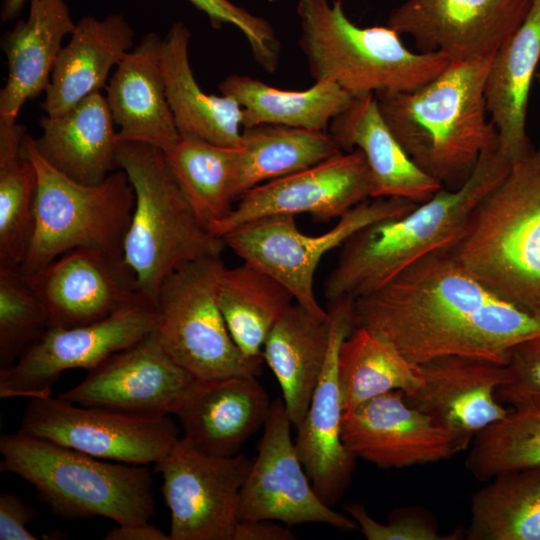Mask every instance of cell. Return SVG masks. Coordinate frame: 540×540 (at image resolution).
<instances>
[{"label": "cell", "instance_id": "cell-42", "mask_svg": "<svg viewBox=\"0 0 540 540\" xmlns=\"http://www.w3.org/2000/svg\"><path fill=\"white\" fill-rule=\"evenodd\" d=\"M343 509L368 540H454L458 536H443L434 526L413 515H398L383 524L374 520L360 504H346Z\"/></svg>", "mask_w": 540, "mask_h": 540}, {"label": "cell", "instance_id": "cell-6", "mask_svg": "<svg viewBox=\"0 0 540 540\" xmlns=\"http://www.w3.org/2000/svg\"><path fill=\"white\" fill-rule=\"evenodd\" d=\"M297 14L314 80H331L353 97L416 90L450 64L440 53L411 51L389 26L354 24L340 0H299Z\"/></svg>", "mask_w": 540, "mask_h": 540}, {"label": "cell", "instance_id": "cell-3", "mask_svg": "<svg viewBox=\"0 0 540 540\" xmlns=\"http://www.w3.org/2000/svg\"><path fill=\"white\" fill-rule=\"evenodd\" d=\"M512 163L499 148L481 155L459 188H441L409 213L362 227L340 247L324 282L328 303L356 300L384 286L405 268L461 237L476 205L509 173Z\"/></svg>", "mask_w": 540, "mask_h": 540}, {"label": "cell", "instance_id": "cell-37", "mask_svg": "<svg viewBox=\"0 0 540 540\" xmlns=\"http://www.w3.org/2000/svg\"><path fill=\"white\" fill-rule=\"evenodd\" d=\"M237 147L180 137L164 152L167 164L185 199L208 228L234 207L231 187Z\"/></svg>", "mask_w": 540, "mask_h": 540}, {"label": "cell", "instance_id": "cell-28", "mask_svg": "<svg viewBox=\"0 0 540 540\" xmlns=\"http://www.w3.org/2000/svg\"><path fill=\"white\" fill-rule=\"evenodd\" d=\"M134 31L122 14L102 19L84 16L62 47L41 104L48 116H58L106 87L111 68L132 49Z\"/></svg>", "mask_w": 540, "mask_h": 540}, {"label": "cell", "instance_id": "cell-39", "mask_svg": "<svg viewBox=\"0 0 540 540\" xmlns=\"http://www.w3.org/2000/svg\"><path fill=\"white\" fill-rule=\"evenodd\" d=\"M45 308L19 267L0 265V371L48 330Z\"/></svg>", "mask_w": 540, "mask_h": 540}, {"label": "cell", "instance_id": "cell-34", "mask_svg": "<svg viewBox=\"0 0 540 540\" xmlns=\"http://www.w3.org/2000/svg\"><path fill=\"white\" fill-rule=\"evenodd\" d=\"M471 540H540V466L497 475L471 500Z\"/></svg>", "mask_w": 540, "mask_h": 540}, {"label": "cell", "instance_id": "cell-27", "mask_svg": "<svg viewBox=\"0 0 540 540\" xmlns=\"http://www.w3.org/2000/svg\"><path fill=\"white\" fill-rule=\"evenodd\" d=\"M106 98L93 93L58 116L40 120L32 143L55 170L86 185H96L117 170L118 132Z\"/></svg>", "mask_w": 540, "mask_h": 540}, {"label": "cell", "instance_id": "cell-10", "mask_svg": "<svg viewBox=\"0 0 540 540\" xmlns=\"http://www.w3.org/2000/svg\"><path fill=\"white\" fill-rule=\"evenodd\" d=\"M417 205L419 203L398 197L369 198L320 235L304 234L295 216L281 214L245 223L222 239L244 262L280 282L297 304L317 317L327 318L329 313L319 304L314 292V275L322 257L341 247L362 227L403 216Z\"/></svg>", "mask_w": 540, "mask_h": 540}, {"label": "cell", "instance_id": "cell-24", "mask_svg": "<svg viewBox=\"0 0 540 540\" xmlns=\"http://www.w3.org/2000/svg\"><path fill=\"white\" fill-rule=\"evenodd\" d=\"M539 61L540 0H531L521 24L493 56L484 90L487 112L499 135V149L511 163L532 150L526 121Z\"/></svg>", "mask_w": 540, "mask_h": 540}, {"label": "cell", "instance_id": "cell-40", "mask_svg": "<svg viewBox=\"0 0 540 540\" xmlns=\"http://www.w3.org/2000/svg\"><path fill=\"white\" fill-rule=\"evenodd\" d=\"M209 18L214 28L224 24L237 27L246 37L254 59L268 72L277 69L280 44L265 19L239 7L230 0H188Z\"/></svg>", "mask_w": 540, "mask_h": 540}, {"label": "cell", "instance_id": "cell-13", "mask_svg": "<svg viewBox=\"0 0 540 540\" xmlns=\"http://www.w3.org/2000/svg\"><path fill=\"white\" fill-rule=\"evenodd\" d=\"M156 326V306L144 299L93 323L48 328L12 367L0 371V397L52 396L64 371H88L150 335Z\"/></svg>", "mask_w": 540, "mask_h": 540}, {"label": "cell", "instance_id": "cell-12", "mask_svg": "<svg viewBox=\"0 0 540 540\" xmlns=\"http://www.w3.org/2000/svg\"><path fill=\"white\" fill-rule=\"evenodd\" d=\"M251 464L243 454L210 455L180 438L155 464L171 516L170 540H233Z\"/></svg>", "mask_w": 540, "mask_h": 540}, {"label": "cell", "instance_id": "cell-41", "mask_svg": "<svg viewBox=\"0 0 540 540\" xmlns=\"http://www.w3.org/2000/svg\"><path fill=\"white\" fill-rule=\"evenodd\" d=\"M506 366L509 378L496 391L498 401L514 409L540 403V337L511 348Z\"/></svg>", "mask_w": 540, "mask_h": 540}, {"label": "cell", "instance_id": "cell-11", "mask_svg": "<svg viewBox=\"0 0 540 540\" xmlns=\"http://www.w3.org/2000/svg\"><path fill=\"white\" fill-rule=\"evenodd\" d=\"M29 400L20 431L95 458L132 465L156 464L180 439L169 415L82 406L58 396Z\"/></svg>", "mask_w": 540, "mask_h": 540}, {"label": "cell", "instance_id": "cell-33", "mask_svg": "<svg viewBox=\"0 0 540 540\" xmlns=\"http://www.w3.org/2000/svg\"><path fill=\"white\" fill-rule=\"evenodd\" d=\"M217 299L231 337L251 360H263L269 332L294 301L280 282L248 262L224 267Z\"/></svg>", "mask_w": 540, "mask_h": 540}, {"label": "cell", "instance_id": "cell-38", "mask_svg": "<svg viewBox=\"0 0 540 540\" xmlns=\"http://www.w3.org/2000/svg\"><path fill=\"white\" fill-rule=\"evenodd\" d=\"M466 466L481 481L540 466V403L510 410L477 433Z\"/></svg>", "mask_w": 540, "mask_h": 540}, {"label": "cell", "instance_id": "cell-22", "mask_svg": "<svg viewBox=\"0 0 540 540\" xmlns=\"http://www.w3.org/2000/svg\"><path fill=\"white\" fill-rule=\"evenodd\" d=\"M162 44L158 34L147 33L116 66L105 98L120 140L167 152L180 135L166 93Z\"/></svg>", "mask_w": 540, "mask_h": 540}, {"label": "cell", "instance_id": "cell-23", "mask_svg": "<svg viewBox=\"0 0 540 540\" xmlns=\"http://www.w3.org/2000/svg\"><path fill=\"white\" fill-rule=\"evenodd\" d=\"M272 402L256 376L198 381L176 412L183 438L215 456L238 454L264 426Z\"/></svg>", "mask_w": 540, "mask_h": 540}, {"label": "cell", "instance_id": "cell-9", "mask_svg": "<svg viewBox=\"0 0 540 540\" xmlns=\"http://www.w3.org/2000/svg\"><path fill=\"white\" fill-rule=\"evenodd\" d=\"M221 256L185 263L162 283L156 334L166 352L198 381L258 376L263 360L246 358L230 335L217 299Z\"/></svg>", "mask_w": 540, "mask_h": 540}, {"label": "cell", "instance_id": "cell-18", "mask_svg": "<svg viewBox=\"0 0 540 540\" xmlns=\"http://www.w3.org/2000/svg\"><path fill=\"white\" fill-rule=\"evenodd\" d=\"M27 277L45 308L49 328L93 323L149 300L122 255L93 248L67 251Z\"/></svg>", "mask_w": 540, "mask_h": 540}, {"label": "cell", "instance_id": "cell-5", "mask_svg": "<svg viewBox=\"0 0 540 540\" xmlns=\"http://www.w3.org/2000/svg\"><path fill=\"white\" fill-rule=\"evenodd\" d=\"M0 470L30 483L67 520L102 516L117 524L148 522L155 513L144 465L109 463L22 431L0 438Z\"/></svg>", "mask_w": 540, "mask_h": 540}, {"label": "cell", "instance_id": "cell-14", "mask_svg": "<svg viewBox=\"0 0 540 540\" xmlns=\"http://www.w3.org/2000/svg\"><path fill=\"white\" fill-rule=\"evenodd\" d=\"M284 402H272L258 453L241 488L240 521L272 520L287 526L322 523L343 531L357 528L317 495L299 459Z\"/></svg>", "mask_w": 540, "mask_h": 540}, {"label": "cell", "instance_id": "cell-32", "mask_svg": "<svg viewBox=\"0 0 540 540\" xmlns=\"http://www.w3.org/2000/svg\"><path fill=\"white\" fill-rule=\"evenodd\" d=\"M218 88L241 106L243 128L273 124L328 131L331 121L353 99L331 80L315 81L305 90H284L247 75L233 74Z\"/></svg>", "mask_w": 540, "mask_h": 540}, {"label": "cell", "instance_id": "cell-48", "mask_svg": "<svg viewBox=\"0 0 540 540\" xmlns=\"http://www.w3.org/2000/svg\"><path fill=\"white\" fill-rule=\"evenodd\" d=\"M268 1H271V2H272V1H275V0H268Z\"/></svg>", "mask_w": 540, "mask_h": 540}, {"label": "cell", "instance_id": "cell-44", "mask_svg": "<svg viewBox=\"0 0 540 540\" xmlns=\"http://www.w3.org/2000/svg\"><path fill=\"white\" fill-rule=\"evenodd\" d=\"M293 532L276 521H239L233 540H292Z\"/></svg>", "mask_w": 540, "mask_h": 540}, {"label": "cell", "instance_id": "cell-47", "mask_svg": "<svg viewBox=\"0 0 540 540\" xmlns=\"http://www.w3.org/2000/svg\"><path fill=\"white\" fill-rule=\"evenodd\" d=\"M536 78H537V80H538V82H539V84H540V72H538V73L536 74Z\"/></svg>", "mask_w": 540, "mask_h": 540}, {"label": "cell", "instance_id": "cell-2", "mask_svg": "<svg viewBox=\"0 0 540 540\" xmlns=\"http://www.w3.org/2000/svg\"><path fill=\"white\" fill-rule=\"evenodd\" d=\"M492 58L450 63L416 90L375 95L384 121L409 158L443 188L461 187L481 155L499 148L484 94Z\"/></svg>", "mask_w": 540, "mask_h": 540}, {"label": "cell", "instance_id": "cell-20", "mask_svg": "<svg viewBox=\"0 0 540 540\" xmlns=\"http://www.w3.org/2000/svg\"><path fill=\"white\" fill-rule=\"evenodd\" d=\"M352 300L328 303L331 343L307 413L294 439L299 459L320 499L332 507L346 490L355 457L342 440L343 399L338 372L342 341L352 331Z\"/></svg>", "mask_w": 540, "mask_h": 540}, {"label": "cell", "instance_id": "cell-15", "mask_svg": "<svg viewBox=\"0 0 540 540\" xmlns=\"http://www.w3.org/2000/svg\"><path fill=\"white\" fill-rule=\"evenodd\" d=\"M373 191V178L364 154L359 149L342 151L250 189L209 231L223 238L245 223L281 214L306 213L317 221L328 222L372 198Z\"/></svg>", "mask_w": 540, "mask_h": 540}, {"label": "cell", "instance_id": "cell-45", "mask_svg": "<svg viewBox=\"0 0 540 540\" xmlns=\"http://www.w3.org/2000/svg\"><path fill=\"white\" fill-rule=\"evenodd\" d=\"M104 540H170L169 534L148 522L117 524L103 537Z\"/></svg>", "mask_w": 540, "mask_h": 540}, {"label": "cell", "instance_id": "cell-46", "mask_svg": "<svg viewBox=\"0 0 540 540\" xmlns=\"http://www.w3.org/2000/svg\"><path fill=\"white\" fill-rule=\"evenodd\" d=\"M26 2L27 0H3L1 7L2 21L6 22L17 18L22 12Z\"/></svg>", "mask_w": 540, "mask_h": 540}, {"label": "cell", "instance_id": "cell-25", "mask_svg": "<svg viewBox=\"0 0 540 540\" xmlns=\"http://www.w3.org/2000/svg\"><path fill=\"white\" fill-rule=\"evenodd\" d=\"M75 27L64 0H31L27 18L2 36L8 78L0 91V122H16L23 104L47 90L62 41Z\"/></svg>", "mask_w": 540, "mask_h": 540}, {"label": "cell", "instance_id": "cell-19", "mask_svg": "<svg viewBox=\"0 0 540 540\" xmlns=\"http://www.w3.org/2000/svg\"><path fill=\"white\" fill-rule=\"evenodd\" d=\"M342 440L355 458L379 468H404L446 460L469 444L411 406L399 390L344 412Z\"/></svg>", "mask_w": 540, "mask_h": 540}, {"label": "cell", "instance_id": "cell-4", "mask_svg": "<svg viewBox=\"0 0 540 540\" xmlns=\"http://www.w3.org/2000/svg\"><path fill=\"white\" fill-rule=\"evenodd\" d=\"M448 250L494 294L540 319V141L476 205Z\"/></svg>", "mask_w": 540, "mask_h": 540}, {"label": "cell", "instance_id": "cell-43", "mask_svg": "<svg viewBox=\"0 0 540 540\" xmlns=\"http://www.w3.org/2000/svg\"><path fill=\"white\" fill-rule=\"evenodd\" d=\"M35 511L21 496L14 493L0 495V540H36L27 525Z\"/></svg>", "mask_w": 540, "mask_h": 540}, {"label": "cell", "instance_id": "cell-36", "mask_svg": "<svg viewBox=\"0 0 540 540\" xmlns=\"http://www.w3.org/2000/svg\"><path fill=\"white\" fill-rule=\"evenodd\" d=\"M27 133L0 122V265L20 267L34 228L37 173L23 152Z\"/></svg>", "mask_w": 540, "mask_h": 540}, {"label": "cell", "instance_id": "cell-26", "mask_svg": "<svg viewBox=\"0 0 540 540\" xmlns=\"http://www.w3.org/2000/svg\"><path fill=\"white\" fill-rule=\"evenodd\" d=\"M342 151L359 149L374 183L372 198L398 197L423 203L443 186L420 170L384 121L374 94L353 97L329 124Z\"/></svg>", "mask_w": 540, "mask_h": 540}, {"label": "cell", "instance_id": "cell-21", "mask_svg": "<svg viewBox=\"0 0 540 540\" xmlns=\"http://www.w3.org/2000/svg\"><path fill=\"white\" fill-rule=\"evenodd\" d=\"M417 371L422 383L407 402L469 442L510 411L496 397L509 378L504 364L452 355L417 364Z\"/></svg>", "mask_w": 540, "mask_h": 540}, {"label": "cell", "instance_id": "cell-29", "mask_svg": "<svg viewBox=\"0 0 540 540\" xmlns=\"http://www.w3.org/2000/svg\"><path fill=\"white\" fill-rule=\"evenodd\" d=\"M190 31L175 22L162 44V70L168 102L180 137L215 145L239 147L243 111L232 98L205 93L197 83L189 60Z\"/></svg>", "mask_w": 540, "mask_h": 540}, {"label": "cell", "instance_id": "cell-7", "mask_svg": "<svg viewBox=\"0 0 540 540\" xmlns=\"http://www.w3.org/2000/svg\"><path fill=\"white\" fill-rule=\"evenodd\" d=\"M116 161L135 194L123 258L142 294L155 303L171 273L190 261L221 256L226 245L197 218L161 149L119 139Z\"/></svg>", "mask_w": 540, "mask_h": 540}, {"label": "cell", "instance_id": "cell-31", "mask_svg": "<svg viewBox=\"0 0 540 540\" xmlns=\"http://www.w3.org/2000/svg\"><path fill=\"white\" fill-rule=\"evenodd\" d=\"M342 152L328 131L261 124L242 130L231 194L234 203L250 189L308 168Z\"/></svg>", "mask_w": 540, "mask_h": 540}, {"label": "cell", "instance_id": "cell-17", "mask_svg": "<svg viewBox=\"0 0 540 540\" xmlns=\"http://www.w3.org/2000/svg\"><path fill=\"white\" fill-rule=\"evenodd\" d=\"M197 382L171 358L154 331L88 370L83 381L58 397L126 413L175 415Z\"/></svg>", "mask_w": 540, "mask_h": 540}, {"label": "cell", "instance_id": "cell-30", "mask_svg": "<svg viewBox=\"0 0 540 540\" xmlns=\"http://www.w3.org/2000/svg\"><path fill=\"white\" fill-rule=\"evenodd\" d=\"M330 343V314L327 318L317 317L296 302L277 320L265 340L263 360L281 387L295 429L307 413Z\"/></svg>", "mask_w": 540, "mask_h": 540}, {"label": "cell", "instance_id": "cell-16", "mask_svg": "<svg viewBox=\"0 0 540 540\" xmlns=\"http://www.w3.org/2000/svg\"><path fill=\"white\" fill-rule=\"evenodd\" d=\"M531 0H406L387 26L407 34L420 52L450 63L493 57L523 21Z\"/></svg>", "mask_w": 540, "mask_h": 540}, {"label": "cell", "instance_id": "cell-1", "mask_svg": "<svg viewBox=\"0 0 540 540\" xmlns=\"http://www.w3.org/2000/svg\"><path fill=\"white\" fill-rule=\"evenodd\" d=\"M353 328L368 330L416 365L452 355L506 365L511 348L540 337L539 318L494 294L448 249L354 300Z\"/></svg>", "mask_w": 540, "mask_h": 540}, {"label": "cell", "instance_id": "cell-8", "mask_svg": "<svg viewBox=\"0 0 540 540\" xmlns=\"http://www.w3.org/2000/svg\"><path fill=\"white\" fill-rule=\"evenodd\" d=\"M23 152L37 173L34 228L20 270L30 275L75 248L123 256L135 205L126 173L117 169L96 185L76 182L51 167L25 135Z\"/></svg>", "mask_w": 540, "mask_h": 540}, {"label": "cell", "instance_id": "cell-35", "mask_svg": "<svg viewBox=\"0 0 540 540\" xmlns=\"http://www.w3.org/2000/svg\"><path fill=\"white\" fill-rule=\"evenodd\" d=\"M344 412L390 391L411 395L422 383L417 365L363 328H353L338 354Z\"/></svg>", "mask_w": 540, "mask_h": 540}]
</instances>
